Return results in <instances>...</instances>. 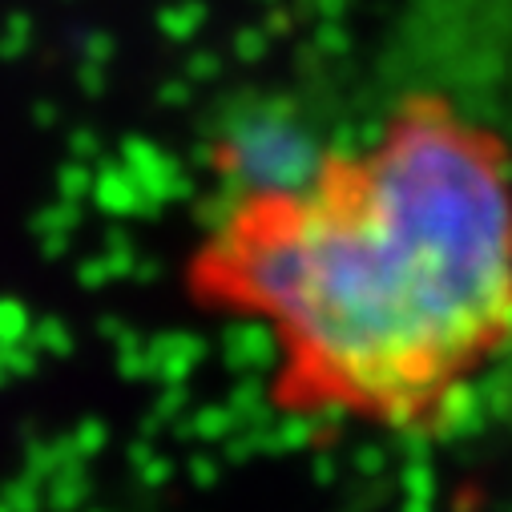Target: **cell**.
I'll use <instances>...</instances> for the list:
<instances>
[{
	"instance_id": "cell-1",
	"label": "cell",
	"mask_w": 512,
	"mask_h": 512,
	"mask_svg": "<svg viewBox=\"0 0 512 512\" xmlns=\"http://www.w3.org/2000/svg\"><path fill=\"white\" fill-rule=\"evenodd\" d=\"M206 271L303 404L428 428L512 343V174L492 134L416 105L238 198Z\"/></svg>"
}]
</instances>
